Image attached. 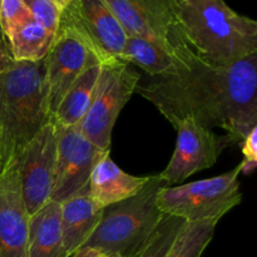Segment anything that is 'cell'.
I'll use <instances>...</instances> for the list:
<instances>
[{"instance_id": "cell-1", "label": "cell", "mask_w": 257, "mask_h": 257, "mask_svg": "<svg viewBox=\"0 0 257 257\" xmlns=\"http://www.w3.org/2000/svg\"><path fill=\"white\" fill-rule=\"evenodd\" d=\"M173 57L163 74L141 75L136 92L172 125L190 118L222 128L233 145L242 142L257 127V53L227 64L208 62L190 47Z\"/></svg>"}, {"instance_id": "cell-2", "label": "cell", "mask_w": 257, "mask_h": 257, "mask_svg": "<svg viewBox=\"0 0 257 257\" xmlns=\"http://www.w3.org/2000/svg\"><path fill=\"white\" fill-rule=\"evenodd\" d=\"M48 120L43 60L17 62L0 75V173L19 162Z\"/></svg>"}, {"instance_id": "cell-3", "label": "cell", "mask_w": 257, "mask_h": 257, "mask_svg": "<svg viewBox=\"0 0 257 257\" xmlns=\"http://www.w3.org/2000/svg\"><path fill=\"white\" fill-rule=\"evenodd\" d=\"M183 35L191 49L216 64L257 53V22L225 0H176Z\"/></svg>"}, {"instance_id": "cell-4", "label": "cell", "mask_w": 257, "mask_h": 257, "mask_svg": "<svg viewBox=\"0 0 257 257\" xmlns=\"http://www.w3.org/2000/svg\"><path fill=\"white\" fill-rule=\"evenodd\" d=\"M166 185L158 175L136 196L107 206L84 247H94L109 255L132 257L165 216L157 205V195Z\"/></svg>"}, {"instance_id": "cell-5", "label": "cell", "mask_w": 257, "mask_h": 257, "mask_svg": "<svg viewBox=\"0 0 257 257\" xmlns=\"http://www.w3.org/2000/svg\"><path fill=\"white\" fill-rule=\"evenodd\" d=\"M241 166L207 180L177 186H165L157 195V205L165 215L186 222H218L242 201L240 191Z\"/></svg>"}, {"instance_id": "cell-6", "label": "cell", "mask_w": 257, "mask_h": 257, "mask_svg": "<svg viewBox=\"0 0 257 257\" xmlns=\"http://www.w3.org/2000/svg\"><path fill=\"white\" fill-rule=\"evenodd\" d=\"M141 75L132 64L123 60L100 64L92 104L77 125L80 133L99 150L109 151L115 120L136 92Z\"/></svg>"}, {"instance_id": "cell-7", "label": "cell", "mask_w": 257, "mask_h": 257, "mask_svg": "<svg viewBox=\"0 0 257 257\" xmlns=\"http://www.w3.org/2000/svg\"><path fill=\"white\" fill-rule=\"evenodd\" d=\"M102 2L117 18L128 37L150 40L171 54L190 47L181 28L176 0Z\"/></svg>"}, {"instance_id": "cell-8", "label": "cell", "mask_w": 257, "mask_h": 257, "mask_svg": "<svg viewBox=\"0 0 257 257\" xmlns=\"http://www.w3.org/2000/svg\"><path fill=\"white\" fill-rule=\"evenodd\" d=\"M59 24L72 30L100 64L123 60L128 35L102 0H72L63 9Z\"/></svg>"}, {"instance_id": "cell-9", "label": "cell", "mask_w": 257, "mask_h": 257, "mask_svg": "<svg viewBox=\"0 0 257 257\" xmlns=\"http://www.w3.org/2000/svg\"><path fill=\"white\" fill-rule=\"evenodd\" d=\"M57 125V161L50 201L63 203L88 190L95 163L109 151L95 147L78 127Z\"/></svg>"}, {"instance_id": "cell-10", "label": "cell", "mask_w": 257, "mask_h": 257, "mask_svg": "<svg viewBox=\"0 0 257 257\" xmlns=\"http://www.w3.org/2000/svg\"><path fill=\"white\" fill-rule=\"evenodd\" d=\"M173 127L177 131L175 152L160 178L167 186L181 185L195 173L212 167L221 152L233 145L227 135L218 136L193 119H183Z\"/></svg>"}, {"instance_id": "cell-11", "label": "cell", "mask_w": 257, "mask_h": 257, "mask_svg": "<svg viewBox=\"0 0 257 257\" xmlns=\"http://www.w3.org/2000/svg\"><path fill=\"white\" fill-rule=\"evenodd\" d=\"M57 140V125L50 119L28 143L20 157L22 196L29 216L47 205L52 197Z\"/></svg>"}, {"instance_id": "cell-12", "label": "cell", "mask_w": 257, "mask_h": 257, "mask_svg": "<svg viewBox=\"0 0 257 257\" xmlns=\"http://www.w3.org/2000/svg\"><path fill=\"white\" fill-rule=\"evenodd\" d=\"M43 64L48 109L52 119L73 82L88 67L100 63L72 30L59 24L54 42L47 57L43 59Z\"/></svg>"}, {"instance_id": "cell-13", "label": "cell", "mask_w": 257, "mask_h": 257, "mask_svg": "<svg viewBox=\"0 0 257 257\" xmlns=\"http://www.w3.org/2000/svg\"><path fill=\"white\" fill-rule=\"evenodd\" d=\"M29 215L20 183V166L15 163L0 173V257H29Z\"/></svg>"}, {"instance_id": "cell-14", "label": "cell", "mask_w": 257, "mask_h": 257, "mask_svg": "<svg viewBox=\"0 0 257 257\" xmlns=\"http://www.w3.org/2000/svg\"><path fill=\"white\" fill-rule=\"evenodd\" d=\"M151 180V176H132L113 162L109 152L97 163L90 175L88 192L102 208L137 195Z\"/></svg>"}, {"instance_id": "cell-15", "label": "cell", "mask_w": 257, "mask_h": 257, "mask_svg": "<svg viewBox=\"0 0 257 257\" xmlns=\"http://www.w3.org/2000/svg\"><path fill=\"white\" fill-rule=\"evenodd\" d=\"M103 210L92 200L88 190L60 203V225L67 257L84 247L99 225Z\"/></svg>"}, {"instance_id": "cell-16", "label": "cell", "mask_w": 257, "mask_h": 257, "mask_svg": "<svg viewBox=\"0 0 257 257\" xmlns=\"http://www.w3.org/2000/svg\"><path fill=\"white\" fill-rule=\"evenodd\" d=\"M29 257H67L60 225V203L49 201L29 216Z\"/></svg>"}, {"instance_id": "cell-17", "label": "cell", "mask_w": 257, "mask_h": 257, "mask_svg": "<svg viewBox=\"0 0 257 257\" xmlns=\"http://www.w3.org/2000/svg\"><path fill=\"white\" fill-rule=\"evenodd\" d=\"M100 75V64L88 67L60 100L52 119L62 127H77L92 104L95 88Z\"/></svg>"}, {"instance_id": "cell-18", "label": "cell", "mask_w": 257, "mask_h": 257, "mask_svg": "<svg viewBox=\"0 0 257 257\" xmlns=\"http://www.w3.org/2000/svg\"><path fill=\"white\" fill-rule=\"evenodd\" d=\"M54 37V33L30 19L8 35L7 43L15 62L37 63L47 57Z\"/></svg>"}, {"instance_id": "cell-19", "label": "cell", "mask_w": 257, "mask_h": 257, "mask_svg": "<svg viewBox=\"0 0 257 257\" xmlns=\"http://www.w3.org/2000/svg\"><path fill=\"white\" fill-rule=\"evenodd\" d=\"M123 60L137 65L146 75H160L171 69L175 57L168 50L150 40L128 37L123 49Z\"/></svg>"}, {"instance_id": "cell-20", "label": "cell", "mask_w": 257, "mask_h": 257, "mask_svg": "<svg viewBox=\"0 0 257 257\" xmlns=\"http://www.w3.org/2000/svg\"><path fill=\"white\" fill-rule=\"evenodd\" d=\"M215 221L186 222L165 257H201L215 235Z\"/></svg>"}, {"instance_id": "cell-21", "label": "cell", "mask_w": 257, "mask_h": 257, "mask_svg": "<svg viewBox=\"0 0 257 257\" xmlns=\"http://www.w3.org/2000/svg\"><path fill=\"white\" fill-rule=\"evenodd\" d=\"M185 223L186 221L182 218L165 215L150 237L132 257H165Z\"/></svg>"}, {"instance_id": "cell-22", "label": "cell", "mask_w": 257, "mask_h": 257, "mask_svg": "<svg viewBox=\"0 0 257 257\" xmlns=\"http://www.w3.org/2000/svg\"><path fill=\"white\" fill-rule=\"evenodd\" d=\"M30 15L37 23L52 33H57L63 8L57 0H24Z\"/></svg>"}, {"instance_id": "cell-23", "label": "cell", "mask_w": 257, "mask_h": 257, "mask_svg": "<svg viewBox=\"0 0 257 257\" xmlns=\"http://www.w3.org/2000/svg\"><path fill=\"white\" fill-rule=\"evenodd\" d=\"M33 19L24 0H2L0 2V28L5 40L15 29Z\"/></svg>"}, {"instance_id": "cell-24", "label": "cell", "mask_w": 257, "mask_h": 257, "mask_svg": "<svg viewBox=\"0 0 257 257\" xmlns=\"http://www.w3.org/2000/svg\"><path fill=\"white\" fill-rule=\"evenodd\" d=\"M240 145L243 155V161L240 163L241 173L248 175L255 170L257 165V127L251 131Z\"/></svg>"}, {"instance_id": "cell-25", "label": "cell", "mask_w": 257, "mask_h": 257, "mask_svg": "<svg viewBox=\"0 0 257 257\" xmlns=\"http://www.w3.org/2000/svg\"><path fill=\"white\" fill-rule=\"evenodd\" d=\"M10 48L7 42H0V75L9 70L15 64Z\"/></svg>"}, {"instance_id": "cell-26", "label": "cell", "mask_w": 257, "mask_h": 257, "mask_svg": "<svg viewBox=\"0 0 257 257\" xmlns=\"http://www.w3.org/2000/svg\"><path fill=\"white\" fill-rule=\"evenodd\" d=\"M70 257H108L107 253L94 247H83Z\"/></svg>"}, {"instance_id": "cell-27", "label": "cell", "mask_w": 257, "mask_h": 257, "mask_svg": "<svg viewBox=\"0 0 257 257\" xmlns=\"http://www.w3.org/2000/svg\"><path fill=\"white\" fill-rule=\"evenodd\" d=\"M57 2L59 3V4H60V7H62L63 9H64V8L67 7V5L69 4V3L72 2V0H57Z\"/></svg>"}, {"instance_id": "cell-28", "label": "cell", "mask_w": 257, "mask_h": 257, "mask_svg": "<svg viewBox=\"0 0 257 257\" xmlns=\"http://www.w3.org/2000/svg\"><path fill=\"white\" fill-rule=\"evenodd\" d=\"M0 2H2V0H0ZM0 42H7V40H5V38H4V35H3L2 28H0Z\"/></svg>"}, {"instance_id": "cell-29", "label": "cell", "mask_w": 257, "mask_h": 257, "mask_svg": "<svg viewBox=\"0 0 257 257\" xmlns=\"http://www.w3.org/2000/svg\"><path fill=\"white\" fill-rule=\"evenodd\" d=\"M108 257H122V256H118V255H109Z\"/></svg>"}]
</instances>
